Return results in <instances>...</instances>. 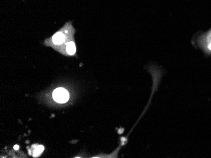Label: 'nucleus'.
I'll return each mask as SVG.
<instances>
[{"label": "nucleus", "instance_id": "1", "mask_svg": "<svg viewBox=\"0 0 211 158\" xmlns=\"http://www.w3.org/2000/svg\"><path fill=\"white\" fill-rule=\"evenodd\" d=\"M53 97L55 102L60 103H64L68 100L69 94L65 89L59 88L53 91Z\"/></svg>", "mask_w": 211, "mask_h": 158}, {"label": "nucleus", "instance_id": "2", "mask_svg": "<svg viewBox=\"0 0 211 158\" xmlns=\"http://www.w3.org/2000/svg\"><path fill=\"white\" fill-rule=\"evenodd\" d=\"M65 41V36L61 32H58L53 37V42L54 44H61Z\"/></svg>", "mask_w": 211, "mask_h": 158}, {"label": "nucleus", "instance_id": "3", "mask_svg": "<svg viewBox=\"0 0 211 158\" xmlns=\"http://www.w3.org/2000/svg\"><path fill=\"white\" fill-rule=\"evenodd\" d=\"M67 51L68 54L73 55L76 52L75 45L73 42H69L67 44Z\"/></svg>", "mask_w": 211, "mask_h": 158}, {"label": "nucleus", "instance_id": "4", "mask_svg": "<svg viewBox=\"0 0 211 158\" xmlns=\"http://www.w3.org/2000/svg\"><path fill=\"white\" fill-rule=\"evenodd\" d=\"M44 147L43 146H38L35 150L34 151V156L37 157L38 156L39 154H41L42 153V152L44 151Z\"/></svg>", "mask_w": 211, "mask_h": 158}, {"label": "nucleus", "instance_id": "5", "mask_svg": "<svg viewBox=\"0 0 211 158\" xmlns=\"http://www.w3.org/2000/svg\"><path fill=\"white\" fill-rule=\"evenodd\" d=\"M14 149H16V150H17V149H19V146H18V145H15V146H14Z\"/></svg>", "mask_w": 211, "mask_h": 158}, {"label": "nucleus", "instance_id": "6", "mask_svg": "<svg viewBox=\"0 0 211 158\" xmlns=\"http://www.w3.org/2000/svg\"><path fill=\"white\" fill-rule=\"evenodd\" d=\"M208 48H209L210 50H211V42H210V43L209 45H208Z\"/></svg>", "mask_w": 211, "mask_h": 158}]
</instances>
